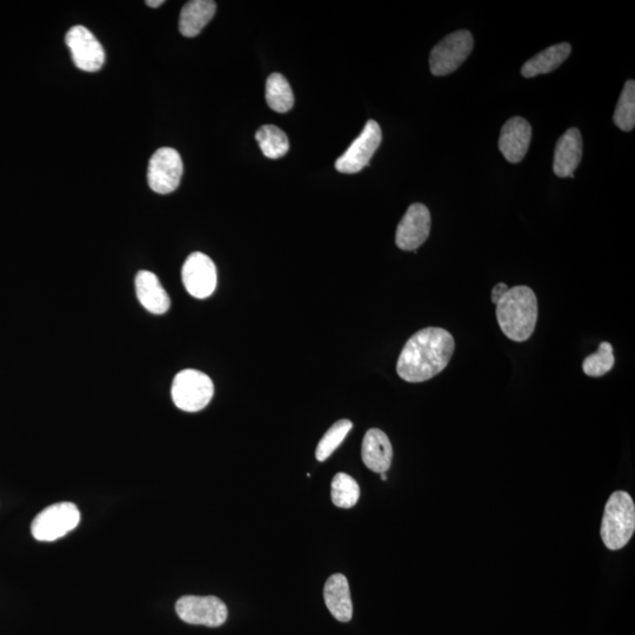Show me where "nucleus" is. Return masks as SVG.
<instances>
[{
	"instance_id": "obj_1",
	"label": "nucleus",
	"mask_w": 635,
	"mask_h": 635,
	"mask_svg": "<svg viewBox=\"0 0 635 635\" xmlns=\"http://www.w3.org/2000/svg\"><path fill=\"white\" fill-rule=\"evenodd\" d=\"M454 339L440 327L414 333L401 351L397 372L407 383H423L446 369L454 352Z\"/></svg>"
},
{
	"instance_id": "obj_2",
	"label": "nucleus",
	"mask_w": 635,
	"mask_h": 635,
	"mask_svg": "<svg viewBox=\"0 0 635 635\" xmlns=\"http://www.w3.org/2000/svg\"><path fill=\"white\" fill-rule=\"evenodd\" d=\"M497 320L501 331L513 342L530 339L538 320V300L527 286L508 290L497 303Z\"/></svg>"
},
{
	"instance_id": "obj_3",
	"label": "nucleus",
	"mask_w": 635,
	"mask_h": 635,
	"mask_svg": "<svg viewBox=\"0 0 635 635\" xmlns=\"http://www.w3.org/2000/svg\"><path fill=\"white\" fill-rule=\"evenodd\" d=\"M635 531V505L625 491H617L608 499L600 536L608 550L619 551L630 543Z\"/></svg>"
},
{
	"instance_id": "obj_4",
	"label": "nucleus",
	"mask_w": 635,
	"mask_h": 635,
	"mask_svg": "<svg viewBox=\"0 0 635 635\" xmlns=\"http://www.w3.org/2000/svg\"><path fill=\"white\" fill-rule=\"evenodd\" d=\"M215 394V385L207 374L184 370L173 379L171 396L179 410L199 412L205 409Z\"/></svg>"
},
{
	"instance_id": "obj_5",
	"label": "nucleus",
	"mask_w": 635,
	"mask_h": 635,
	"mask_svg": "<svg viewBox=\"0 0 635 635\" xmlns=\"http://www.w3.org/2000/svg\"><path fill=\"white\" fill-rule=\"evenodd\" d=\"M80 523V512L73 503H58L46 507L32 521L33 538L44 543H51L66 536Z\"/></svg>"
},
{
	"instance_id": "obj_6",
	"label": "nucleus",
	"mask_w": 635,
	"mask_h": 635,
	"mask_svg": "<svg viewBox=\"0 0 635 635\" xmlns=\"http://www.w3.org/2000/svg\"><path fill=\"white\" fill-rule=\"evenodd\" d=\"M474 40L470 31H456L434 46L430 56L432 75L443 77L457 71L473 50Z\"/></svg>"
},
{
	"instance_id": "obj_7",
	"label": "nucleus",
	"mask_w": 635,
	"mask_h": 635,
	"mask_svg": "<svg viewBox=\"0 0 635 635\" xmlns=\"http://www.w3.org/2000/svg\"><path fill=\"white\" fill-rule=\"evenodd\" d=\"M183 172V160L178 151L171 147H162L150 159L147 180L152 191L159 195H169L178 189Z\"/></svg>"
},
{
	"instance_id": "obj_8",
	"label": "nucleus",
	"mask_w": 635,
	"mask_h": 635,
	"mask_svg": "<svg viewBox=\"0 0 635 635\" xmlns=\"http://www.w3.org/2000/svg\"><path fill=\"white\" fill-rule=\"evenodd\" d=\"M383 139L380 126L374 120L366 123L364 130L359 137L354 140L349 149L336 162V169L340 173L353 175L365 169L369 165L374 153Z\"/></svg>"
},
{
	"instance_id": "obj_9",
	"label": "nucleus",
	"mask_w": 635,
	"mask_h": 635,
	"mask_svg": "<svg viewBox=\"0 0 635 635\" xmlns=\"http://www.w3.org/2000/svg\"><path fill=\"white\" fill-rule=\"evenodd\" d=\"M178 617L186 624L219 627L227 619V607L217 597L185 596L176 604Z\"/></svg>"
},
{
	"instance_id": "obj_10",
	"label": "nucleus",
	"mask_w": 635,
	"mask_h": 635,
	"mask_svg": "<svg viewBox=\"0 0 635 635\" xmlns=\"http://www.w3.org/2000/svg\"><path fill=\"white\" fill-rule=\"evenodd\" d=\"M183 284L187 292L197 299L212 296L217 287V267L202 252L190 254L182 270Z\"/></svg>"
},
{
	"instance_id": "obj_11",
	"label": "nucleus",
	"mask_w": 635,
	"mask_h": 635,
	"mask_svg": "<svg viewBox=\"0 0 635 635\" xmlns=\"http://www.w3.org/2000/svg\"><path fill=\"white\" fill-rule=\"evenodd\" d=\"M73 62L79 70L96 72L103 68L105 51L99 40L85 26L78 25L68 32L65 38Z\"/></svg>"
},
{
	"instance_id": "obj_12",
	"label": "nucleus",
	"mask_w": 635,
	"mask_h": 635,
	"mask_svg": "<svg viewBox=\"0 0 635 635\" xmlns=\"http://www.w3.org/2000/svg\"><path fill=\"white\" fill-rule=\"evenodd\" d=\"M431 232V213L423 204H413L397 227L396 244L400 250L416 251Z\"/></svg>"
},
{
	"instance_id": "obj_13",
	"label": "nucleus",
	"mask_w": 635,
	"mask_h": 635,
	"mask_svg": "<svg viewBox=\"0 0 635 635\" xmlns=\"http://www.w3.org/2000/svg\"><path fill=\"white\" fill-rule=\"evenodd\" d=\"M531 139V124L524 118L513 117L501 129L499 150L507 162L518 164L526 156Z\"/></svg>"
},
{
	"instance_id": "obj_14",
	"label": "nucleus",
	"mask_w": 635,
	"mask_h": 635,
	"mask_svg": "<svg viewBox=\"0 0 635 635\" xmlns=\"http://www.w3.org/2000/svg\"><path fill=\"white\" fill-rule=\"evenodd\" d=\"M583 158V138L576 127L566 131L554 151L553 171L560 178H573Z\"/></svg>"
},
{
	"instance_id": "obj_15",
	"label": "nucleus",
	"mask_w": 635,
	"mask_h": 635,
	"mask_svg": "<svg viewBox=\"0 0 635 635\" xmlns=\"http://www.w3.org/2000/svg\"><path fill=\"white\" fill-rule=\"evenodd\" d=\"M362 457L367 469L380 474L389 471L393 449L386 433L378 429L367 431L363 440Z\"/></svg>"
},
{
	"instance_id": "obj_16",
	"label": "nucleus",
	"mask_w": 635,
	"mask_h": 635,
	"mask_svg": "<svg viewBox=\"0 0 635 635\" xmlns=\"http://www.w3.org/2000/svg\"><path fill=\"white\" fill-rule=\"evenodd\" d=\"M326 607L340 623H349L353 617V604L349 581L343 574H333L324 587Z\"/></svg>"
},
{
	"instance_id": "obj_17",
	"label": "nucleus",
	"mask_w": 635,
	"mask_h": 635,
	"mask_svg": "<svg viewBox=\"0 0 635 635\" xmlns=\"http://www.w3.org/2000/svg\"><path fill=\"white\" fill-rule=\"evenodd\" d=\"M136 293L140 304L152 314L170 310L171 300L155 273L140 271L136 277Z\"/></svg>"
},
{
	"instance_id": "obj_18",
	"label": "nucleus",
	"mask_w": 635,
	"mask_h": 635,
	"mask_svg": "<svg viewBox=\"0 0 635 635\" xmlns=\"http://www.w3.org/2000/svg\"><path fill=\"white\" fill-rule=\"evenodd\" d=\"M216 10L217 4L212 0H192L186 3L180 12V33L187 38L198 36L215 17Z\"/></svg>"
},
{
	"instance_id": "obj_19",
	"label": "nucleus",
	"mask_w": 635,
	"mask_h": 635,
	"mask_svg": "<svg viewBox=\"0 0 635 635\" xmlns=\"http://www.w3.org/2000/svg\"><path fill=\"white\" fill-rule=\"evenodd\" d=\"M571 51L572 46L568 43L551 46V48L541 51L537 56L527 60L521 69V75L525 78H533L556 71L571 55Z\"/></svg>"
},
{
	"instance_id": "obj_20",
	"label": "nucleus",
	"mask_w": 635,
	"mask_h": 635,
	"mask_svg": "<svg viewBox=\"0 0 635 635\" xmlns=\"http://www.w3.org/2000/svg\"><path fill=\"white\" fill-rule=\"evenodd\" d=\"M266 102L273 111L289 112L294 105L291 85L280 73H272L266 82Z\"/></svg>"
},
{
	"instance_id": "obj_21",
	"label": "nucleus",
	"mask_w": 635,
	"mask_h": 635,
	"mask_svg": "<svg viewBox=\"0 0 635 635\" xmlns=\"http://www.w3.org/2000/svg\"><path fill=\"white\" fill-rule=\"evenodd\" d=\"M256 139L264 156L279 159L290 150L289 138L286 133L274 125H264L256 132Z\"/></svg>"
},
{
	"instance_id": "obj_22",
	"label": "nucleus",
	"mask_w": 635,
	"mask_h": 635,
	"mask_svg": "<svg viewBox=\"0 0 635 635\" xmlns=\"http://www.w3.org/2000/svg\"><path fill=\"white\" fill-rule=\"evenodd\" d=\"M360 489L356 479L349 474L338 473L331 484L332 503L340 508H351L357 505Z\"/></svg>"
},
{
	"instance_id": "obj_23",
	"label": "nucleus",
	"mask_w": 635,
	"mask_h": 635,
	"mask_svg": "<svg viewBox=\"0 0 635 635\" xmlns=\"http://www.w3.org/2000/svg\"><path fill=\"white\" fill-rule=\"evenodd\" d=\"M614 124L621 131L630 132L635 125V83L627 80L613 116Z\"/></svg>"
},
{
	"instance_id": "obj_24",
	"label": "nucleus",
	"mask_w": 635,
	"mask_h": 635,
	"mask_svg": "<svg viewBox=\"0 0 635 635\" xmlns=\"http://www.w3.org/2000/svg\"><path fill=\"white\" fill-rule=\"evenodd\" d=\"M352 427L353 424L347 419L339 420L336 424H333L317 446L316 458L318 461L329 459L332 453L342 445Z\"/></svg>"
},
{
	"instance_id": "obj_25",
	"label": "nucleus",
	"mask_w": 635,
	"mask_h": 635,
	"mask_svg": "<svg viewBox=\"0 0 635 635\" xmlns=\"http://www.w3.org/2000/svg\"><path fill=\"white\" fill-rule=\"evenodd\" d=\"M613 347L610 343H601L596 353L588 356L583 363V370L588 377L598 378L605 376L614 366Z\"/></svg>"
},
{
	"instance_id": "obj_26",
	"label": "nucleus",
	"mask_w": 635,
	"mask_h": 635,
	"mask_svg": "<svg viewBox=\"0 0 635 635\" xmlns=\"http://www.w3.org/2000/svg\"><path fill=\"white\" fill-rule=\"evenodd\" d=\"M508 290H510V287H508L504 283H499L498 285L494 286L491 294L492 302L497 305L499 300L505 296Z\"/></svg>"
},
{
	"instance_id": "obj_27",
	"label": "nucleus",
	"mask_w": 635,
	"mask_h": 635,
	"mask_svg": "<svg viewBox=\"0 0 635 635\" xmlns=\"http://www.w3.org/2000/svg\"><path fill=\"white\" fill-rule=\"evenodd\" d=\"M164 4V0H147L146 5L150 6V8H159L160 5Z\"/></svg>"
},
{
	"instance_id": "obj_28",
	"label": "nucleus",
	"mask_w": 635,
	"mask_h": 635,
	"mask_svg": "<svg viewBox=\"0 0 635 635\" xmlns=\"http://www.w3.org/2000/svg\"><path fill=\"white\" fill-rule=\"evenodd\" d=\"M381 480H387L386 473H381Z\"/></svg>"
}]
</instances>
